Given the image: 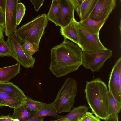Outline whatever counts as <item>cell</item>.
<instances>
[{
    "label": "cell",
    "instance_id": "13",
    "mask_svg": "<svg viewBox=\"0 0 121 121\" xmlns=\"http://www.w3.org/2000/svg\"><path fill=\"white\" fill-rule=\"evenodd\" d=\"M26 99L15 96L0 90V107L8 106L16 108L22 105Z\"/></svg>",
    "mask_w": 121,
    "mask_h": 121
},
{
    "label": "cell",
    "instance_id": "27",
    "mask_svg": "<svg viewBox=\"0 0 121 121\" xmlns=\"http://www.w3.org/2000/svg\"><path fill=\"white\" fill-rule=\"evenodd\" d=\"M77 121H101L98 117L89 112H86L83 116L79 118Z\"/></svg>",
    "mask_w": 121,
    "mask_h": 121
},
{
    "label": "cell",
    "instance_id": "1",
    "mask_svg": "<svg viewBox=\"0 0 121 121\" xmlns=\"http://www.w3.org/2000/svg\"><path fill=\"white\" fill-rule=\"evenodd\" d=\"M64 39L62 43L51 50L49 68L57 78L77 70L82 64L83 52L81 49L73 42Z\"/></svg>",
    "mask_w": 121,
    "mask_h": 121
},
{
    "label": "cell",
    "instance_id": "31",
    "mask_svg": "<svg viewBox=\"0 0 121 121\" xmlns=\"http://www.w3.org/2000/svg\"><path fill=\"white\" fill-rule=\"evenodd\" d=\"M5 23V12L0 7V24L4 29Z\"/></svg>",
    "mask_w": 121,
    "mask_h": 121
},
{
    "label": "cell",
    "instance_id": "15",
    "mask_svg": "<svg viewBox=\"0 0 121 121\" xmlns=\"http://www.w3.org/2000/svg\"><path fill=\"white\" fill-rule=\"evenodd\" d=\"M89 108L86 105H81L74 108L68 114L58 119L50 121H77L78 120L88 112Z\"/></svg>",
    "mask_w": 121,
    "mask_h": 121
},
{
    "label": "cell",
    "instance_id": "3",
    "mask_svg": "<svg viewBox=\"0 0 121 121\" xmlns=\"http://www.w3.org/2000/svg\"><path fill=\"white\" fill-rule=\"evenodd\" d=\"M48 21L46 14L39 15L17 29L14 34L22 42L27 41L39 46Z\"/></svg>",
    "mask_w": 121,
    "mask_h": 121
},
{
    "label": "cell",
    "instance_id": "7",
    "mask_svg": "<svg viewBox=\"0 0 121 121\" xmlns=\"http://www.w3.org/2000/svg\"><path fill=\"white\" fill-rule=\"evenodd\" d=\"M79 24L78 46L83 52H92L108 49L101 42L99 34L93 35L89 33Z\"/></svg>",
    "mask_w": 121,
    "mask_h": 121
},
{
    "label": "cell",
    "instance_id": "36",
    "mask_svg": "<svg viewBox=\"0 0 121 121\" xmlns=\"http://www.w3.org/2000/svg\"></svg>",
    "mask_w": 121,
    "mask_h": 121
},
{
    "label": "cell",
    "instance_id": "20",
    "mask_svg": "<svg viewBox=\"0 0 121 121\" xmlns=\"http://www.w3.org/2000/svg\"><path fill=\"white\" fill-rule=\"evenodd\" d=\"M59 5L58 0H53L47 16L48 21L54 23L56 26H60L58 11Z\"/></svg>",
    "mask_w": 121,
    "mask_h": 121
},
{
    "label": "cell",
    "instance_id": "16",
    "mask_svg": "<svg viewBox=\"0 0 121 121\" xmlns=\"http://www.w3.org/2000/svg\"><path fill=\"white\" fill-rule=\"evenodd\" d=\"M20 65L18 63L0 68V82H8L20 73Z\"/></svg>",
    "mask_w": 121,
    "mask_h": 121
},
{
    "label": "cell",
    "instance_id": "30",
    "mask_svg": "<svg viewBox=\"0 0 121 121\" xmlns=\"http://www.w3.org/2000/svg\"><path fill=\"white\" fill-rule=\"evenodd\" d=\"M10 114L7 115L0 116V121H19L17 119H14L10 116Z\"/></svg>",
    "mask_w": 121,
    "mask_h": 121
},
{
    "label": "cell",
    "instance_id": "21",
    "mask_svg": "<svg viewBox=\"0 0 121 121\" xmlns=\"http://www.w3.org/2000/svg\"><path fill=\"white\" fill-rule=\"evenodd\" d=\"M51 116L59 118L62 116L58 115L54 109L52 103L47 104L41 110L35 113L33 118Z\"/></svg>",
    "mask_w": 121,
    "mask_h": 121
},
{
    "label": "cell",
    "instance_id": "10",
    "mask_svg": "<svg viewBox=\"0 0 121 121\" xmlns=\"http://www.w3.org/2000/svg\"><path fill=\"white\" fill-rule=\"evenodd\" d=\"M116 6V0H98L89 17L96 21L108 18Z\"/></svg>",
    "mask_w": 121,
    "mask_h": 121
},
{
    "label": "cell",
    "instance_id": "28",
    "mask_svg": "<svg viewBox=\"0 0 121 121\" xmlns=\"http://www.w3.org/2000/svg\"><path fill=\"white\" fill-rule=\"evenodd\" d=\"M74 10L78 15L80 16V10L82 3L84 0H70Z\"/></svg>",
    "mask_w": 121,
    "mask_h": 121
},
{
    "label": "cell",
    "instance_id": "6",
    "mask_svg": "<svg viewBox=\"0 0 121 121\" xmlns=\"http://www.w3.org/2000/svg\"><path fill=\"white\" fill-rule=\"evenodd\" d=\"M6 41L10 50V56L25 68L33 67L35 58L33 57L29 58L26 56L21 47L22 42L14 34L8 36Z\"/></svg>",
    "mask_w": 121,
    "mask_h": 121
},
{
    "label": "cell",
    "instance_id": "29",
    "mask_svg": "<svg viewBox=\"0 0 121 121\" xmlns=\"http://www.w3.org/2000/svg\"><path fill=\"white\" fill-rule=\"evenodd\" d=\"M30 1L33 4L35 10L38 11L43 4L44 0H30Z\"/></svg>",
    "mask_w": 121,
    "mask_h": 121
},
{
    "label": "cell",
    "instance_id": "25",
    "mask_svg": "<svg viewBox=\"0 0 121 121\" xmlns=\"http://www.w3.org/2000/svg\"><path fill=\"white\" fill-rule=\"evenodd\" d=\"M10 51L6 41L4 40V37L0 39V56H10Z\"/></svg>",
    "mask_w": 121,
    "mask_h": 121
},
{
    "label": "cell",
    "instance_id": "35",
    "mask_svg": "<svg viewBox=\"0 0 121 121\" xmlns=\"http://www.w3.org/2000/svg\"><path fill=\"white\" fill-rule=\"evenodd\" d=\"M4 31V29L0 24V39L4 36L3 33Z\"/></svg>",
    "mask_w": 121,
    "mask_h": 121
},
{
    "label": "cell",
    "instance_id": "14",
    "mask_svg": "<svg viewBox=\"0 0 121 121\" xmlns=\"http://www.w3.org/2000/svg\"><path fill=\"white\" fill-rule=\"evenodd\" d=\"M108 18L100 21H96L89 17L84 20L79 22L83 28L89 33L93 35L99 34L100 30Z\"/></svg>",
    "mask_w": 121,
    "mask_h": 121
},
{
    "label": "cell",
    "instance_id": "9",
    "mask_svg": "<svg viewBox=\"0 0 121 121\" xmlns=\"http://www.w3.org/2000/svg\"><path fill=\"white\" fill-rule=\"evenodd\" d=\"M19 1L6 0L4 30L5 35L8 37L13 34L17 29V5Z\"/></svg>",
    "mask_w": 121,
    "mask_h": 121
},
{
    "label": "cell",
    "instance_id": "12",
    "mask_svg": "<svg viewBox=\"0 0 121 121\" xmlns=\"http://www.w3.org/2000/svg\"><path fill=\"white\" fill-rule=\"evenodd\" d=\"M79 22L74 17L65 26L61 28L60 32L64 38L68 39L78 46L79 39Z\"/></svg>",
    "mask_w": 121,
    "mask_h": 121
},
{
    "label": "cell",
    "instance_id": "17",
    "mask_svg": "<svg viewBox=\"0 0 121 121\" xmlns=\"http://www.w3.org/2000/svg\"><path fill=\"white\" fill-rule=\"evenodd\" d=\"M14 111L12 117L17 119L19 121H26L33 118L36 113L33 112L26 106L24 102L16 108H13Z\"/></svg>",
    "mask_w": 121,
    "mask_h": 121
},
{
    "label": "cell",
    "instance_id": "22",
    "mask_svg": "<svg viewBox=\"0 0 121 121\" xmlns=\"http://www.w3.org/2000/svg\"><path fill=\"white\" fill-rule=\"evenodd\" d=\"M108 113L109 116L118 114L121 108V103L117 101L108 91Z\"/></svg>",
    "mask_w": 121,
    "mask_h": 121
},
{
    "label": "cell",
    "instance_id": "11",
    "mask_svg": "<svg viewBox=\"0 0 121 121\" xmlns=\"http://www.w3.org/2000/svg\"><path fill=\"white\" fill-rule=\"evenodd\" d=\"M58 11L61 28L68 24L74 18V9L70 0H58Z\"/></svg>",
    "mask_w": 121,
    "mask_h": 121
},
{
    "label": "cell",
    "instance_id": "24",
    "mask_svg": "<svg viewBox=\"0 0 121 121\" xmlns=\"http://www.w3.org/2000/svg\"><path fill=\"white\" fill-rule=\"evenodd\" d=\"M21 47L26 56L30 58L32 57L33 55L39 50V46L27 41L22 42Z\"/></svg>",
    "mask_w": 121,
    "mask_h": 121
},
{
    "label": "cell",
    "instance_id": "34",
    "mask_svg": "<svg viewBox=\"0 0 121 121\" xmlns=\"http://www.w3.org/2000/svg\"><path fill=\"white\" fill-rule=\"evenodd\" d=\"M44 117L32 118L26 121H44Z\"/></svg>",
    "mask_w": 121,
    "mask_h": 121
},
{
    "label": "cell",
    "instance_id": "19",
    "mask_svg": "<svg viewBox=\"0 0 121 121\" xmlns=\"http://www.w3.org/2000/svg\"><path fill=\"white\" fill-rule=\"evenodd\" d=\"M98 0H84L81 5L79 16L80 21H83L89 16Z\"/></svg>",
    "mask_w": 121,
    "mask_h": 121
},
{
    "label": "cell",
    "instance_id": "4",
    "mask_svg": "<svg viewBox=\"0 0 121 121\" xmlns=\"http://www.w3.org/2000/svg\"><path fill=\"white\" fill-rule=\"evenodd\" d=\"M77 91L76 81L71 77H68L58 91L54 100L52 103L57 113L69 112L71 111Z\"/></svg>",
    "mask_w": 121,
    "mask_h": 121
},
{
    "label": "cell",
    "instance_id": "18",
    "mask_svg": "<svg viewBox=\"0 0 121 121\" xmlns=\"http://www.w3.org/2000/svg\"><path fill=\"white\" fill-rule=\"evenodd\" d=\"M0 90L15 96L25 99L26 98L22 90L12 82H0Z\"/></svg>",
    "mask_w": 121,
    "mask_h": 121
},
{
    "label": "cell",
    "instance_id": "33",
    "mask_svg": "<svg viewBox=\"0 0 121 121\" xmlns=\"http://www.w3.org/2000/svg\"><path fill=\"white\" fill-rule=\"evenodd\" d=\"M6 6V0H0V7L5 12Z\"/></svg>",
    "mask_w": 121,
    "mask_h": 121
},
{
    "label": "cell",
    "instance_id": "5",
    "mask_svg": "<svg viewBox=\"0 0 121 121\" xmlns=\"http://www.w3.org/2000/svg\"><path fill=\"white\" fill-rule=\"evenodd\" d=\"M112 55V50L108 49L92 52H83L82 65L93 72H98Z\"/></svg>",
    "mask_w": 121,
    "mask_h": 121
},
{
    "label": "cell",
    "instance_id": "23",
    "mask_svg": "<svg viewBox=\"0 0 121 121\" xmlns=\"http://www.w3.org/2000/svg\"><path fill=\"white\" fill-rule=\"evenodd\" d=\"M25 103L28 109L36 113L42 109L47 104V103H45L35 100L28 96H26Z\"/></svg>",
    "mask_w": 121,
    "mask_h": 121
},
{
    "label": "cell",
    "instance_id": "2",
    "mask_svg": "<svg viewBox=\"0 0 121 121\" xmlns=\"http://www.w3.org/2000/svg\"><path fill=\"white\" fill-rule=\"evenodd\" d=\"M84 92L93 114L102 120L108 118V90L105 83L99 78L86 81Z\"/></svg>",
    "mask_w": 121,
    "mask_h": 121
},
{
    "label": "cell",
    "instance_id": "32",
    "mask_svg": "<svg viewBox=\"0 0 121 121\" xmlns=\"http://www.w3.org/2000/svg\"><path fill=\"white\" fill-rule=\"evenodd\" d=\"M105 121H119L118 114L110 116Z\"/></svg>",
    "mask_w": 121,
    "mask_h": 121
},
{
    "label": "cell",
    "instance_id": "8",
    "mask_svg": "<svg viewBox=\"0 0 121 121\" xmlns=\"http://www.w3.org/2000/svg\"><path fill=\"white\" fill-rule=\"evenodd\" d=\"M108 91L114 99L121 103V57L114 65L109 75Z\"/></svg>",
    "mask_w": 121,
    "mask_h": 121
},
{
    "label": "cell",
    "instance_id": "26",
    "mask_svg": "<svg viewBox=\"0 0 121 121\" xmlns=\"http://www.w3.org/2000/svg\"><path fill=\"white\" fill-rule=\"evenodd\" d=\"M26 10L25 6L21 2L18 3L17 5L16 17L17 25L20 24L24 16Z\"/></svg>",
    "mask_w": 121,
    "mask_h": 121
}]
</instances>
